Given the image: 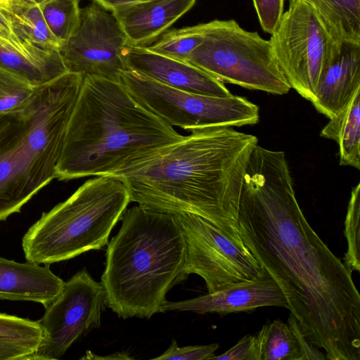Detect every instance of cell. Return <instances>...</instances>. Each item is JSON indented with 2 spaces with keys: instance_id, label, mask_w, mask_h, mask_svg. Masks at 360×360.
<instances>
[{
  "instance_id": "6da1fadb",
  "label": "cell",
  "mask_w": 360,
  "mask_h": 360,
  "mask_svg": "<svg viewBox=\"0 0 360 360\" xmlns=\"http://www.w3.org/2000/svg\"><path fill=\"white\" fill-rule=\"evenodd\" d=\"M243 243L282 290L304 335L328 360H360V295L352 271L305 218L285 154L257 144L244 174Z\"/></svg>"
},
{
  "instance_id": "7a4b0ae2",
  "label": "cell",
  "mask_w": 360,
  "mask_h": 360,
  "mask_svg": "<svg viewBox=\"0 0 360 360\" xmlns=\"http://www.w3.org/2000/svg\"><path fill=\"white\" fill-rule=\"evenodd\" d=\"M181 141L115 176L131 202L159 212L200 216L240 233L238 210L255 136L227 127L193 129Z\"/></svg>"
},
{
  "instance_id": "3957f363",
  "label": "cell",
  "mask_w": 360,
  "mask_h": 360,
  "mask_svg": "<svg viewBox=\"0 0 360 360\" xmlns=\"http://www.w3.org/2000/svg\"><path fill=\"white\" fill-rule=\"evenodd\" d=\"M184 137L139 103L120 82L83 77L56 179L118 176Z\"/></svg>"
},
{
  "instance_id": "277c9868",
  "label": "cell",
  "mask_w": 360,
  "mask_h": 360,
  "mask_svg": "<svg viewBox=\"0 0 360 360\" xmlns=\"http://www.w3.org/2000/svg\"><path fill=\"white\" fill-rule=\"evenodd\" d=\"M108 243L101 276L106 305L122 319L162 312L167 292L186 277V245L174 214L134 206Z\"/></svg>"
},
{
  "instance_id": "5b68a950",
  "label": "cell",
  "mask_w": 360,
  "mask_h": 360,
  "mask_svg": "<svg viewBox=\"0 0 360 360\" xmlns=\"http://www.w3.org/2000/svg\"><path fill=\"white\" fill-rule=\"evenodd\" d=\"M82 81L67 72L39 86L22 107L0 115V221L56 178Z\"/></svg>"
},
{
  "instance_id": "8992f818",
  "label": "cell",
  "mask_w": 360,
  "mask_h": 360,
  "mask_svg": "<svg viewBox=\"0 0 360 360\" xmlns=\"http://www.w3.org/2000/svg\"><path fill=\"white\" fill-rule=\"evenodd\" d=\"M130 200L120 179L98 176L33 224L22 239L26 261L51 264L108 245Z\"/></svg>"
},
{
  "instance_id": "52a82bcc",
  "label": "cell",
  "mask_w": 360,
  "mask_h": 360,
  "mask_svg": "<svg viewBox=\"0 0 360 360\" xmlns=\"http://www.w3.org/2000/svg\"><path fill=\"white\" fill-rule=\"evenodd\" d=\"M186 62L222 82L272 94L291 89L269 40L242 28L234 20L205 23L204 39Z\"/></svg>"
},
{
  "instance_id": "ba28073f",
  "label": "cell",
  "mask_w": 360,
  "mask_h": 360,
  "mask_svg": "<svg viewBox=\"0 0 360 360\" xmlns=\"http://www.w3.org/2000/svg\"><path fill=\"white\" fill-rule=\"evenodd\" d=\"M120 82L146 110L171 127L184 130L240 127L259 122V108L246 98L218 97L179 90L126 70Z\"/></svg>"
},
{
  "instance_id": "9c48e42d",
  "label": "cell",
  "mask_w": 360,
  "mask_h": 360,
  "mask_svg": "<svg viewBox=\"0 0 360 360\" xmlns=\"http://www.w3.org/2000/svg\"><path fill=\"white\" fill-rule=\"evenodd\" d=\"M269 41L290 87L312 103L321 75L340 41L302 0H289Z\"/></svg>"
},
{
  "instance_id": "30bf717a",
  "label": "cell",
  "mask_w": 360,
  "mask_h": 360,
  "mask_svg": "<svg viewBox=\"0 0 360 360\" xmlns=\"http://www.w3.org/2000/svg\"><path fill=\"white\" fill-rule=\"evenodd\" d=\"M175 216L186 245L184 275L202 277L208 292L250 280L260 273L262 267L243 243L240 233L194 214Z\"/></svg>"
},
{
  "instance_id": "8fae6325",
  "label": "cell",
  "mask_w": 360,
  "mask_h": 360,
  "mask_svg": "<svg viewBox=\"0 0 360 360\" xmlns=\"http://www.w3.org/2000/svg\"><path fill=\"white\" fill-rule=\"evenodd\" d=\"M105 305L102 283L85 269L77 272L37 321L43 338L31 360L60 359L77 339L100 326Z\"/></svg>"
},
{
  "instance_id": "7c38bea8",
  "label": "cell",
  "mask_w": 360,
  "mask_h": 360,
  "mask_svg": "<svg viewBox=\"0 0 360 360\" xmlns=\"http://www.w3.org/2000/svg\"><path fill=\"white\" fill-rule=\"evenodd\" d=\"M128 44L113 13L92 0L81 8L78 28L59 51L68 72L120 82L127 70L122 52Z\"/></svg>"
},
{
  "instance_id": "4fadbf2b",
  "label": "cell",
  "mask_w": 360,
  "mask_h": 360,
  "mask_svg": "<svg viewBox=\"0 0 360 360\" xmlns=\"http://www.w3.org/2000/svg\"><path fill=\"white\" fill-rule=\"evenodd\" d=\"M263 307L288 308L282 290L270 274L262 267L260 273L250 280L233 283L195 298L179 302L167 301L162 312L191 311L226 315Z\"/></svg>"
},
{
  "instance_id": "5bb4252c",
  "label": "cell",
  "mask_w": 360,
  "mask_h": 360,
  "mask_svg": "<svg viewBox=\"0 0 360 360\" xmlns=\"http://www.w3.org/2000/svg\"><path fill=\"white\" fill-rule=\"evenodd\" d=\"M122 56L127 70L172 88L212 96L232 95L224 82L200 68L155 53L145 46L128 44Z\"/></svg>"
},
{
  "instance_id": "9a60e30c",
  "label": "cell",
  "mask_w": 360,
  "mask_h": 360,
  "mask_svg": "<svg viewBox=\"0 0 360 360\" xmlns=\"http://www.w3.org/2000/svg\"><path fill=\"white\" fill-rule=\"evenodd\" d=\"M360 89V42L341 41L322 72L312 104L329 119Z\"/></svg>"
},
{
  "instance_id": "2e32d148",
  "label": "cell",
  "mask_w": 360,
  "mask_h": 360,
  "mask_svg": "<svg viewBox=\"0 0 360 360\" xmlns=\"http://www.w3.org/2000/svg\"><path fill=\"white\" fill-rule=\"evenodd\" d=\"M196 0H146L112 11L128 39L129 45L146 46L154 42Z\"/></svg>"
},
{
  "instance_id": "e0dca14e",
  "label": "cell",
  "mask_w": 360,
  "mask_h": 360,
  "mask_svg": "<svg viewBox=\"0 0 360 360\" xmlns=\"http://www.w3.org/2000/svg\"><path fill=\"white\" fill-rule=\"evenodd\" d=\"M64 283L49 264L20 263L0 257V300L34 302L46 307L58 297Z\"/></svg>"
},
{
  "instance_id": "ac0fdd59",
  "label": "cell",
  "mask_w": 360,
  "mask_h": 360,
  "mask_svg": "<svg viewBox=\"0 0 360 360\" xmlns=\"http://www.w3.org/2000/svg\"><path fill=\"white\" fill-rule=\"evenodd\" d=\"M0 66L37 86L44 85L68 72L59 49L29 41L14 45L0 39Z\"/></svg>"
},
{
  "instance_id": "d6986e66",
  "label": "cell",
  "mask_w": 360,
  "mask_h": 360,
  "mask_svg": "<svg viewBox=\"0 0 360 360\" xmlns=\"http://www.w3.org/2000/svg\"><path fill=\"white\" fill-rule=\"evenodd\" d=\"M255 335L258 360L326 359L325 354L304 337L292 314L287 323L275 320Z\"/></svg>"
},
{
  "instance_id": "ffe728a7",
  "label": "cell",
  "mask_w": 360,
  "mask_h": 360,
  "mask_svg": "<svg viewBox=\"0 0 360 360\" xmlns=\"http://www.w3.org/2000/svg\"><path fill=\"white\" fill-rule=\"evenodd\" d=\"M320 136L339 146L340 165L360 169V89L322 129Z\"/></svg>"
},
{
  "instance_id": "44dd1931",
  "label": "cell",
  "mask_w": 360,
  "mask_h": 360,
  "mask_svg": "<svg viewBox=\"0 0 360 360\" xmlns=\"http://www.w3.org/2000/svg\"><path fill=\"white\" fill-rule=\"evenodd\" d=\"M338 41L360 42V0H302Z\"/></svg>"
},
{
  "instance_id": "7402d4cb",
  "label": "cell",
  "mask_w": 360,
  "mask_h": 360,
  "mask_svg": "<svg viewBox=\"0 0 360 360\" xmlns=\"http://www.w3.org/2000/svg\"><path fill=\"white\" fill-rule=\"evenodd\" d=\"M6 13L22 40L45 48L60 49L62 47L61 42L49 29L39 3L11 1Z\"/></svg>"
},
{
  "instance_id": "603a6c76",
  "label": "cell",
  "mask_w": 360,
  "mask_h": 360,
  "mask_svg": "<svg viewBox=\"0 0 360 360\" xmlns=\"http://www.w3.org/2000/svg\"><path fill=\"white\" fill-rule=\"evenodd\" d=\"M205 23L165 32L148 50L172 59L186 61L204 39Z\"/></svg>"
},
{
  "instance_id": "cb8c5ba5",
  "label": "cell",
  "mask_w": 360,
  "mask_h": 360,
  "mask_svg": "<svg viewBox=\"0 0 360 360\" xmlns=\"http://www.w3.org/2000/svg\"><path fill=\"white\" fill-rule=\"evenodd\" d=\"M39 4L49 29L63 45L79 25V0H41Z\"/></svg>"
},
{
  "instance_id": "d4e9b609",
  "label": "cell",
  "mask_w": 360,
  "mask_h": 360,
  "mask_svg": "<svg viewBox=\"0 0 360 360\" xmlns=\"http://www.w3.org/2000/svg\"><path fill=\"white\" fill-rule=\"evenodd\" d=\"M39 86L0 66V115L25 105Z\"/></svg>"
},
{
  "instance_id": "484cf974",
  "label": "cell",
  "mask_w": 360,
  "mask_h": 360,
  "mask_svg": "<svg viewBox=\"0 0 360 360\" xmlns=\"http://www.w3.org/2000/svg\"><path fill=\"white\" fill-rule=\"evenodd\" d=\"M347 250L344 263L352 272L360 271V184L352 190L345 221Z\"/></svg>"
},
{
  "instance_id": "4316f807",
  "label": "cell",
  "mask_w": 360,
  "mask_h": 360,
  "mask_svg": "<svg viewBox=\"0 0 360 360\" xmlns=\"http://www.w3.org/2000/svg\"><path fill=\"white\" fill-rule=\"evenodd\" d=\"M43 338L37 321L0 313V338L37 350Z\"/></svg>"
},
{
  "instance_id": "83f0119b",
  "label": "cell",
  "mask_w": 360,
  "mask_h": 360,
  "mask_svg": "<svg viewBox=\"0 0 360 360\" xmlns=\"http://www.w3.org/2000/svg\"><path fill=\"white\" fill-rule=\"evenodd\" d=\"M219 345L213 343L205 345L179 347L174 339L169 348L153 359L160 360H210L214 356Z\"/></svg>"
},
{
  "instance_id": "f1b7e54d",
  "label": "cell",
  "mask_w": 360,
  "mask_h": 360,
  "mask_svg": "<svg viewBox=\"0 0 360 360\" xmlns=\"http://www.w3.org/2000/svg\"><path fill=\"white\" fill-rule=\"evenodd\" d=\"M262 29L271 34L284 12L285 0H252Z\"/></svg>"
},
{
  "instance_id": "f546056e",
  "label": "cell",
  "mask_w": 360,
  "mask_h": 360,
  "mask_svg": "<svg viewBox=\"0 0 360 360\" xmlns=\"http://www.w3.org/2000/svg\"><path fill=\"white\" fill-rule=\"evenodd\" d=\"M210 360H258L255 335L243 337L234 346L219 356Z\"/></svg>"
},
{
  "instance_id": "4dcf8cb0",
  "label": "cell",
  "mask_w": 360,
  "mask_h": 360,
  "mask_svg": "<svg viewBox=\"0 0 360 360\" xmlns=\"http://www.w3.org/2000/svg\"><path fill=\"white\" fill-rule=\"evenodd\" d=\"M35 350L0 338V360H31Z\"/></svg>"
},
{
  "instance_id": "1f68e13d",
  "label": "cell",
  "mask_w": 360,
  "mask_h": 360,
  "mask_svg": "<svg viewBox=\"0 0 360 360\" xmlns=\"http://www.w3.org/2000/svg\"><path fill=\"white\" fill-rule=\"evenodd\" d=\"M0 39L14 45H21L25 41L22 40L15 32L8 14L1 11Z\"/></svg>"
},
{
  "instance_id": "d6a6232c",
  "label": "cell",
  "mask_w": 360,
  "mask_h": 360,
  "mask_svg": "<svg viewBox=\"0 0 360 360\" xmlns=\"http://www.w3.org/2000/svg\"><path fill=\"white\" fill-rule=\"evenodd\" d=\"M105 8L112 11L115 8L140 3L146 0H96Z\"/></svg>"
},
{
  "instance_id": "836d02e7",
  "label": "cell",
  "mask_w": 360,
  "mask_h": 360,
  "mask_svg": "<svg viewBox=\"0 0 360 360\" xmlns=\"http://www.w3.org/2000/svg\"><path fill=\"white\" fill-rule=\"evenodd\" d=\"M134 358L130 356L127 353L116 352L107 356H98L90 351H86V354L81 358V359H133Z\"/></svg>"
}]
</instances>
